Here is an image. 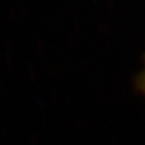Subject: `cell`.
I'll return each instance as SVG.
<instances>
[{
    "label": "cell",
    "instance_id": "obj_1",
    "mask_svg": "<svg viewBox=\"0 0 145 145\" xmlns=\"http://www.w3.org/2000/svg\"><path fill=\"white\" fill-rule=\"evenodd\" d=\"M139 86H140V88L142 89L143 92L145 93V69L142 74H141L140 79H139Z\"/></svg>",
    "mask_w": 145,
    "mask_h": 145
}]
</instances>
